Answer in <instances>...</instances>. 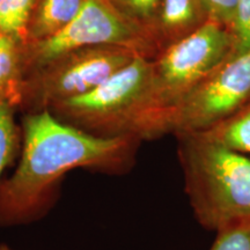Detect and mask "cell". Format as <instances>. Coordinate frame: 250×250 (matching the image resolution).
<instances>
[{
  "label": "cell",
  "mask_w": 250,
  "mask_h": 250,
  "mask_svg": "<svg viewBox=\"0 0 250 250\" xmlns=\"http://www.w3.org/2000/svg\"><path fill=\"white\" fill-rule=\"evenodd\" d=\"M236 51L234 35L224 24L208 20L152 59L155 100L166 115Z\"/></svg>",
  "instance_id": "cell-5"
},
{
  "label": "cell",
  "mask_w": 250,
  "mask_h": 250,
  "mask_svg": "<svg viewBox=\"0 0 250 250\" xmlns=\"http://www.w3.org/2000/svg\"><path fill=\"white\" fill-rule=\"evenodd\" d=\"M199 132L228 149L250 156V102L210 129Z\"/></svg>",
  "instance_id": "cell-11"
},
{
  "label": "cell",
  "mask_w": 250,
  "mask_h": 250,
  "mask_svg": "<svg viewBox=\"0 0 250 250\" xmlns=\"http://www.w3.org/2000/svg\"><path fill=\"white\" fill-rule=\"evenodd\" d=\"M175 137L184 190L197 221L217 233L250 221V156L203 132Z\"/></svg>",
  "instance_id": "cell-3"
},
{
  "label": "cell",
  "mask_w": 250,
  "mask_h": 250,
  "mask_svg": "<svg viewBox=\"0 0 250 250\" xmlns=\"http://www.w3.org/2000/svg\"><path fill=\"white\" fill-rule=\"evenodd\" d=\"M20 125L22 144L17 167L0 181V227L23 226L45 217L72 170L109 176L130 173L143 143L132 137L93 136L49 110L23 114Z\"/></svg>",
  "instance_id": "cell-1"
},
{
  "label": "cell",
  "mask_w": 250,
  "mask_h": 250,
  "mask_svg": "<svg viewBox=\"0 0 250 250\" xmlns=\"http://www.w3.org/2000/svg\"><path fill=\"white\" fill-rule=\"evenodd\" d=\"M59 121L101 138L153 140L168 132L155 100L152 59L134 58L89 93L52 105Z\"/></svg>",
  "instance_id": "cell-2"
},
{
  "label": "cell",
  "mask_w": 250,
  "mask_h": 250,
  "mask_svg": "<svg viewBox=\"0 0 250 250\" xmlns=\"http://www.w3.org/2000/svg\"><path fill=\"white\" fill-rule=\"evenodd\" d=\"M139 56L118 45L88 46L59 55L26 74L18 111L49 110L59 102L89 93Z\"/></svg>",
  "instance_id": "cell-4"
},
{
  "label": "cell",
  "mask_w": 250,
  "mask_h": 250,
  "mask_svg": "<svg viewBox=\"0 0 250 250\" xmlns=\"http://www.w3.org/2000/svg\"><path fill=\"white\" fill-rule=\"evenodd\" d=\"M162 1L164 0H110L111 4L122 14L147 31L154 43L155 26L160 14Z\"/></svg>",
  "instance_id": "cell-14"
},
{
  "label": "cell",
  "mask_w": 250,
  "mask_h": 250,
  "mask_svg": "<svg viewBox=\"0 0 250 250\" xmlns=\"http://www.w3.org/2000/svg\"><path fill=\"white\" fill-rule=\"evenodd\" d=\"M230 29L235 39L236 51L250 49V0L237 1Z\"/></svg>",
  "instance_id": "cell-16"
},
{
  "label": "cell",
  "mask_w": 250,
  "mask_h": 250,
  "mask_svg": "<svg viewBox=\"0 0 250 250\" xmlns=\"http://www.w3.org/2000/svg\"><path fill=\"white\" fill-rule=\"evenodd\" d=\"M0 250H13L12 248H9L7 245L5 243H0Z\"/></svg>",
  "instance_id": "cell-18"
},
{
  "label": "cell",
  "mask_w": 250,
  "mask_h": 250,
  "mask_svg": "<svg viewBox=\"0 0 250 250\" xmlns=\"http://www.w3.org/2000/svg\"><path fill=\"white\" fill-rule=\"evenodd\" d=\"M24 78V43L0 35V104L7 103L19 110Z\"/></svg>",
  "instance_id": "cell-10"
},
{
  "label": "cell",
  "mask_w": 250,
  "mask_h": 250,
  "mask_svg": "<svg viewBox=\"0 0 250 250\" xmlns=\"http://www.w3.org/2000/svg\"><path fill=\"white\" fill-rule=\"evenodd\" d=\"M18 110L11 104H0V181L6 168L19 159L22 144L21 125L15 121Z\"/></svg>",
  "instance_id": "cell-12"
},
{
  "label": "cell",
  "mask_w": 250,
  "mask_h": 250,
  "mask_svg": "<svg viewBox=\"0 0 250 250\" xmlns=\"http://www.w3.org/2000/svg\"><path fill=\"white\" fill-rule=\"evenodd\" d=\"M249 102L250 49L234 52L173 109L169 133L208 130Z\"/></svg>",
  "instance_id": "cell-7"
},
{
  "label": "cell",
  "mask_w": 250,
  "mask_h": 250,
  "mask_svg": "<svg viewBox=\"0 0 250 250\" xmlns=\"http://www.w3.org/2000/svg\"><path fill=\"white\" fill-rule=\"evenodd\" d=\"M208 20L210 14L204 0H164L154 31L159 54L199 29Z\"/></svg>",
  "instance_id": "cell-8"
},
{
  "label": "cell",
  "mask_w": 250,
  "mask_h": 250,
  "mask_svg": "<svg viewBox=\"0 0 250 250\" xmlns=\"http://www.w3.org/2000/svg\"><path fill=\"white\" fill-rule=\"evenodd\" d=\"M210 250H250V221L219 230Z\"/></svg>",
  "instance_id": "cell-15"
},
{
  "label": "cell",
  "mask_w": 250,
  "mask_h": 250,
  "mask_svg": "<svg viewBox=\"0 0 250 250\" xmlns=\"http://www.w3.org/2000/svg\"><path fill=\"white\" fill-rule=\"evenodd\" d=\"M99 45L124 46L149 59L159 55L152 36L122 14L110 0H86L66 27L48 39L24 45V71L27 74L72 50Z\"/></svg>",
  "instance_id": "cell-6"
},
{
  "label": "cell",
  "mask_w": 250,
  "mask_h": 250,
  "mask_svg": "<svg viewBox=\"0 0 250 250\" xmlns=\"http://www.w3.org/2000/svg\"><path fill=\"white\" fill-rule=\"evenodd\" d=\"M237 1L239 0H204L210 14V20L228 28H232Z\"/></svg>",
  "instance_id": "cell-17"
},
{
  "label": "cell",
  "mask_w": 250,
  "mask_h": 250,
  "mask_svg": "<svg viewBox=\"0 0 250 250\" xmlns=\"http://www.w3.org/2000/svg\"><path fill=\"white\" fill-rule=\"evenodd\" d=\"M36 0H0V35L27 43L28 23Z\"/></svg>",
  "instance_id": "cell-13"
},
{
  "label": "cell",
  "mask_w": 250,
  "mask_h": 250,
  "mask_svg": "<svg viewBox=\"0 0 250 250\" xmlns=\"http://www.w3.org/2000/svg\"><path fill=\"white\" fill-rule=\"evenodd\" d=\"M86 0H36L28 23L27 43L55 35L77 17Z\"/></svg>",
  "instance_id": "cell-9"
}]
</instances>
